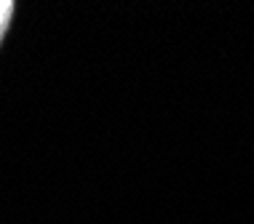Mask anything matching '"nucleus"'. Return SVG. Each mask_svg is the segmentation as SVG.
I'll list each match as a JSON object with an SVG mask.
<instances>
[{
  "label": "nucleus",
  "instance_id": "obj_1",
  "mask_svg": "<svg viewBox=\"0 0 254 224\" xmlns=\"http://www.w3.org/2000/svg\"><path fill=\"white\" fill-rule=\"evenodd\" d=\"M11 13H13V3L11 0H0V40H3L5 27L11 22Z\"/></svg>",
  "mask_w": 254,
  "mask_h": 224
}]
</instances>
